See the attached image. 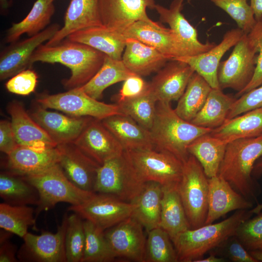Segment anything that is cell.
Returning <instances> with one entry per match:
<instances>
[{
	"mask_svg": "<svg viewBox=\"0 0 262 262\" xmlns=\"http://www.w3.org/2000/svg\"><path fill=\"white\" fill-rule=\"evenodd\" d=\"M105 54L87 45L66 38L57 45L39 46L31 57V65L36 62L60 63L71 71V75L62 80L65 88L81 87L89 81L102 66Z\"/></svg>",
	"mask_w": 262,
	"mask_h": 262,
	"instance_id": "cell-1",
	"label": "cell"
},
{
	"mask_svg": "<svg viewBox=\"0 0 262 262\" xmlns=\"http://www.w3.org/2000/svg\"><path fill=\"white\" fill-rule=\"evenodd\" d=\"M262 156V134L228 143L218 176L228 181L246 198L258 202L261 185L252 172L256 161Z\"/></svg>",
	"mask_w": 262,
	"mask_h": 262,
	"instance_id": "cell-2",
	"label": "cell"
},
{
	"mask_svg": "<svg viewBox=\"0 0 262 262\" xmlns=\"http://www.w3.org/2000/svg\"><path fill=\"white\" fill-rule=\"evenodd\" d=\"M254 213L249 210H240L225 220L189 229L178 235L172 241L178 262H196L215 249L229 238L235 235L239 226Z\"/></svg>",
	"mask_w": 262,
	"mask_h": 262,
	"instance_id": "cell-3",
	"label": "cell"
},
{
	"mask_svg": "<svg viewBox=\"0 0 262 262\" xmlns=\"http://www.w3.org/2000/svg\"><path fill=\"white\" fill-rule=\"evenodd\" d=\"M212 130L183 119L172 108L170 103L157 102L150 131L155 149L170 153L184 163L190 156L188 146Z\"/></svg>",
	"mask_w": 262,
	"mask_h": 262,
	"instance_id": "cell-4",
	"label": "cell"
},
{
	"mask_svg": "<svg viewBox=\"0 0 262 262\" xmlns=\"http://www.w3.org/2000/svg\"><path fill=\"white\" fill-rule=\"evenodd\" d=\"M23 177L39 193V199L35 210L36 219L41 212L53 207L59 202L79 205L95 193L82 190L73 184L58 163L40 173Z\"/></svg>",
	"mask_w": 262,
	"mask_h": 262,
	"instance_id": "cell-5",
	"label": "cell"
},
{
	"mask_svg": "<svg viewBox=\"0 0 262 262\" xmlns=\"http://www.w3.org/2000/svg\"><path fill=\"white\" fill-rule=\"evenodd\" d=\"M209 178L196 159L190 155L183 164L178 190L190 229L205 225L208 210Z\"/></svg>",
	"mask_w": 262,
	"mask_h": 262,
	"instance_id": "cell-6",
	"label": "cell"
},
{
	"mask_svg": "<svg viewBox=\"0 0 262 262\" xmlns=\"http://www.w3.org/2000/svg\"><path fill=\"white\" fill-rule=\"evenodd\" d=\"M124 153L144 182H157L163 187H178L184 163L173 155L155 149L128 150Z\"/></svg>",
	"mask_w": 262,
	"mask_h": 262,
	"instance_id": "cell-7",
	"label": "cell"
},
{
	"mask_svg": "<svg viewBox=\"0 0 262 262\" xmlns=\"http://www.w3.org/2000/svg\"><path fill=\"white\" fill-rule=\"evenodd\" d=\"M145 183L139 178L124 151L120 156L99 166L94 191L132 202L141 192Z\"/></svg>",
	"mask_w": 262,
	"mask_h": 262,
	"instance_id": "cell-8",
	"label": "cell"
},
{
	"mask_svg": "<svg viewBox=\"0 0 262 262\" xmlns=\"http://www.w3.org/2000/svg\"><path fill=\"white\" fill-rule=\"evenodd\" d=\"M258 53L252 31L245 33L234 46L229 58L220 63L218 79L221 89L231 88L242 91L251 81L256 66Z\"/></svg>",
	"mask_w": 262,
	"mask_h": 262,
	"instance_id": "cell-9",
	"label": "cell"
},
{
	"mask_svg": "<svg viewBox=\"0 0 262 262\" xmlns=\"http://www.w3.org/2000/svg\"><path fill=\"white\" fill-rule=\"evenodd\" d=\"M36 101L45 108L57 110L72 116H88L102 120L113 115L123 114L116 103L107 104L96 99L80 87L56 94H40Z\"/></svg>",
	"mask_w": 262,
	"mask_h": 262,
	"instance_id": "cell-10",
	"label": "cell"
},
{
	"mask_svg": "<svg viewBox=\"0 0 262 262\" xmlns=\"http://www.w3.org/2000/svg\"><path fill=\"white\" fill-rule=\"evenodd\" d=\"M135 205L106 194L95 193L82 204L71 205L68 211L94 223L102 230L132 216Z\"/></svg>",
	"mask_w": 262,
	"mask_h": 262,
	"instance_id": "cell-11",
	"label": "cell"
},
{
	"mask_svg": "<svg viewBox=\"0 0 262 262\" xmlns=\"http://www.w3.org/2000/svg\"><path fill=\"white\" fill-rule=\"evenodd\" d=\"M67 215L55 233L44 232L41 235L28 232L17 253L18 260L33 262H66L65 235Z\"/></svg>",
	"mask_w": 262,
	"mask_h": 262,
	"instance_id": "cell-12",
	"label": "cell"
},
{
	"mask_svg": "<svg viewBox=\"0 0 262 262\" xmlns=\"http://www.w3.org/2000/svg\"><path fill=\"white\" fill-rule=\"evenodd\" d=\"M155 0H99V8L101 21L104 26L123 32L138 21L161 27L152 20L147 13V8L155 9Z\"/></svg>",
	"mask_w": 262,
	"mask_h": 262,
	"instance_id": "cell-13",
	"label": "cell"
},
{
	"mask_svg": "<svg viewBox=\"0 0 262 262\" xmlns=\"http://www.w3.org/2000/svg\"><path fill=\"white\" fill-rule=\"evenodd\" d=\"M99 165L122 155L124 150L100 120L92 118L73 143Z\"/></svg>",
	"mask_w": 262,
	"mask_h": 262,
	"instance_id": "cell-14",
	"label": "cell"
},
{
	"mask_svg": "<svg viewBox=\"0 0 262 262\" xmlns=\"http://www.w3.org/2000/svg\"><path fill=\"white\" fill-rule=\"evenodd\" d=\"M60 29L54 23L38 34L20 41H16L6 48L0 55V79L11 78L31 66V57L37 48L50 39Z\"/></svg>",
	"mask_w": 262,
	"mask_h": 262,
	"instance_id": "cell-15",
	"label": "cell"
},
{
	"mask_svg": "<svg viewBox=\"0 0 262 262\" xmlns=\"http://www.w3.org/2000/svg\"><path fill=\"white\" fill-rule=\"evenodd\" d=\"M143 226L132 216L109 228L105 237L116 258L145 262L146 239Z\"/></svg>",
	"mask_w": 262,
	"mask_h": 262,
	"instance_id": "cell-16",
	"label": "cell"
},
{
	"mask_svg": "<svg viewBox=\"0 0 262 262\" xmlns=\"http://www.w3.org/2000/svg\"><path fill=\"white\" fill-rule=\"evenodd\" d=\"M158 72L149 82L151 92L157 102L178 100L195 72L187 64L171 60Z\"/></svg>",
	"mask_w": 262,
	"mask_h": 262,
	"instance_id": "cell-17",
	"label": "cell"
},
{
	"mask_svg": "<svg viewBox=\"0 0 262 262\" xmlns=\"http://www.w3.org/2000/svg\"><path fill=\"white\" fill-rule=\"evenodd\" d=\"M244 34L239 28L231 29L225 33L220 43L208 51L196 55L179 57L172 60L187 64L195 72L202 77L212 88H220L218 70L221 58Z\"/></svg>",
	"mask_w": 262,
	"mask_h": 262,
	"instance_id": "cell-18",
	"label": "cell"
},
{
	"mask_svg": "<svg viewBox=\"0 0 262 262\" xmlns=\"http://www.w3.org/2000/svg\"><path fill=\"white\" fill-rule=\"evenodd\" d=\"M30 115L57 145L73 143L92 118L66 116L47 110L38 104Z\"/></svg>",
	"mask_w": 262,
	"mask_h": 262,
	"instance_id": "cell-19",
	"label": "cell"
},
{
	"mask_svg": "<svg viewBox=\"0 0 262 262\" xmlns=\"http://www.w3.org/2000/svg\"><path fill=\"white\" fill-rule=\"evenodd\" d=\"M57 147L60 152L58 164L68 179L79 188L94 192L97 170L100 165L73 143L60 144Z\"/></svg>",
	"mask_w": 262,
	"mask_h": 262,
	"instance_id": "cell-20",
	"label": "cell"
},
{
	"mask_svg": "<svg viewBox=\"0 0 262 262\" xmlns=\"http://www.w3.org/2000/svg\"><path fill=\"white\" fill-rule=\"evenodd\" d=\"M120 33L126 39L134 38L154 48L170 60L188 56L183 45L170 28L157 27L145 21H138Z\"/></svg>",
	"mask_w": 262,
	"mask_h": 262,
	"instance_id": "cell-21",
	"label": "cell"
},
{
	"mask_svg": "<svg viewBox=\"0 0 262 262\" xmlns=\"http://www.w3.org/2000/svg\"><path fill=\"white\" fill-rule=\"evenodd\" d=\"M183 0H173L169 8L156 4L155 9L160 20L167 24L186 50L188 56H194L208 51L215 45L214 43L201 42L196 30L182 14Z\"/></svg>",
	"mask_w": 262,
	"mask_h": 262,
	"instance_id": "cell-22",
	"label": "cell"
},
{
	"mask_svg": "<svg viewBox=\"0 0 262 262\" xmlns=\"http://www.w3.org/2000/svg\"><path fill=\"white\" fill-rule=\"evenodd\" d=\"M208 210L205 225L233 211L249 210L254 203L235 190L218 175L209 178Z\"/></svg>",
	"mask_w": 262,
	"mask_h": 262,
	"instance_id": "cell-23",
	"label": "cell"
},
{
	"mask_svg": "<svg viewBox=\"0 0 262 262\" xmlns=\"http://www.w3.org/2000/svg\"><path fill=\"white\" fill-rule=\"evenodd\" d=\"M13 130L18 146L36 149L56 147L57 144L26 111L21 102L13 100L8 105Z\"/></svg>",
	"mask_w": 262,
	"mask_h": 262,
	"instance_id": "cell-24",
	"label": "cell"
},
{
	"mask_svg": "<svg viewBox=\"0 0 262 262\" xmlns=\"http://www.w3.org/2000/svg\"><path fill=\"white\" fill-rule=\"evenodd\" d=\"M99 0H70L64 16V24L45 45L59 44L77 31L103 26L99 12Z\"/></svg>",
	"mask_w": 262,
	"mask_h": 262,
	"instance_id": "cell-25",
	"label": "cell"
},
{
	"mask_svg": "<svg viewBox=\"0 0 262 262\" xmlns=\"http://www.w3.org/2000/svg\"><path fill=\"white\" fill-rule=\"evenodd\" d=\"M7 156V171L22 177L40 173L59 163L57 147L36 149L18 146Z\"/></svg>",
	"mask_w": 262,
	"mask_h": 262,
	"instance_id": "cell-26",
	"label": "cell"
},
{
	"mask_svg": "<svg viewBox=\"0 0 262 262\" xmlns=\"http://www.w3.org/2000/svg\"><path fill=\"white\" fill-rule=\"evenodd\" d=\"M123 147L124 151L155 149L150 130L124 114L101 120Z\"/></svg>",
	"mask_w": 262,
	"mask_h": 262,
	"instance_id": "cell-27",
	"label": "cell"
},
{
	"mask_svg": "<svg viewBox=\"0 0 262 262\" xmlns=\"http://www.w3.org/2000/svg\"><path fill=\"white\" fill-rule=\"evenodd\" d=\"M122 60L131 72L142 77L158 72L170 59L154 48L128 38Z\"/></svg>",
	"mask_w": 262,
	"mask_h": 262,
	"instance_id": "cell-28",
	"label": "cell"
},
{
	"mask_svg": "<svg viewBox=\"0 0 262 262\" xmlns=\"http://www.w3.org/2000/svg\"><path fill=\"white\" fill-rule=\"evenodd\" d=\"M66 38L87 45L118 60H122L126 41L121 33L103 25L77 31Z\"/></svg>",
	"mask_w": 262,
	"mask_h": 262,
	"instance_id": "cell-29",
	"label": "cell"
},
{
	"mask_svg": "<svg viewBox=\"0 0 262 262\" xmlns=\"http://www.w3.org/2000/svg\"><path fill=\"white\" fill-rule=\"evenodd\" d=\"M227 143L262 134V108L255 109L227 119L210 132Z\"/></svg>",
	"mask_w": 262,
	"mask_h": 262,
	"instance_id": "cell-30",
	"label": "cell"
},
{
	"mask_svg": "<svg viewBox=\"0 0 262 262\" xmlns=\"http://www.w3.org/2000/svg\"><path fill=\"white\" fill-rule=\"evenodd\" d=\"M163 187L159 227L172 241L178 235L190 229L178 187Z\"/></svg>",
	"mask_w": 262,
	"mask_h": 262,
	"instance_id": "cell-31",
	"label": "cell"
},
{
	"mask_svg": "<svg viewBox=\"0 0 262 262\" xmlns=\"http://www.w3.org/2000/svg\"><path fill=\"white\" fill-rule=\"evenodd\" d=\"M163 187L153 181L146 182L136 198L132 202L135 205L133 216L147 232L159 227Z\"/></svg>",
	"mask_w": 262,
	"mask_h": 262,
	"instance_id": "cell-32",
	"label": "cell"
},
{
	"mask_svg": "<svg viewBox=\"0 0 262 262\" xmlns=\"http://www.w3.org/2000/svg\"><path fill=\"white\" fill-rule=\"evenodd\" d=\"M227 144L209 133L196 139L187 149L189 154L200 164L207 177L210 178L218 175Z\"/></svg>",
	"mask_w": 262,
	"mask_h": 262,
	"instance_id": "cell-33",
	"label": "cell"
},
{
	"mask_svg": "<svg viewBox=\"0 0 262 262\" xmlns=\"http://www.w3.org/2000/svg\"><path fill=\"white\" fill-rule=\"evenodd\" d=\"M54 12L53 1L37 0L27 16L21 21L13 23L7 30L5 42H15L25 33L29 37L38 34L47 28Z\"/></svg>",
	"mask_w": 262,
	"mask_h": 262,
	"instance_id": "cell-34",
	"label": "cell"
},
{
	"mask_svg": "<svg viewBox=\"0 0 262 262\" xmlns=\"http://www.w3.org/2000/svg\"><path fill=\"white\" fill-rule=\"evenodd\" d=\"M135 74L131 72L122 60L112 59L105 55L103 63L97 73L86 83L80 87L91 97L99 100L104 91L110 86Z\"/></svg>",
	"mask_w": 262,
	"mask_h": 262,
	"instance_id": "cell-35",
	"label": "cell"
},
{
	"mask_svg": "<svg viewBox=\"0 0 262 262\" xmlns=\"http://www.w3.org/2000/svg\"><path fill=\"white\" fill-rule=\"evenodd\" d=\"M235 99L220 88H212L203 106L190 122L212 130L219 127L227 119Z\"/></svg>",
	"mask_w": 262,
	"mask_h": 262,
	"instance_id": "cell-36",
	"label": "cell"
},
{
	"mask_svg": "<svg viewBox=\"0 0 262 262\" xmlns=\"http://www.w3.org/2000/svg\"><path fill=\"white\" fill-rule=\"evenodd\" d=\"M0 196L5 203L15 206L37 205V189L24 177L9 171L0 174Z\"/></svg>",
	"mask_w": 262,
	"mask_h": 262,
	"instance_id": "cell-37",
	"label": "cell"
},
{
	"mask_svg": "<svg viewBox=\"0 0 262 262\" xmlns=\"http://www.w3.org/2000/svg\"><path fill=\"white\" fill-rule=\"evenodd\" d=\"M212 88L200 75L195 72L174 109L183 119L191 122L205 104Z\"/></svg>",
	"mask_w": 262,
	"mask_h": 262,
	"instance_id": "cell-38",
	"label": "cell"
},
{
	"mask_svg": "<svg viewBox=\"0 0 262 262\" xmlns=\"http://www.w3.org/2000/svg\"><path fill=\"white\" fill-rule=\"evenodd\" d=\"M85 244L81 262H110L115 258L105 237L104 230L84 220Z\"/></svg>",
	"mask_w": 262,
	"mask_h": 262,
	"instance_id": "cell-39",
	"label": "cell"
},
{
	"mask_svg": "<svg viewBox=\"0 0 262 262\" xmlns=\"http://www.w3.org/2000/svg\"><path fill=\"white\" fill-rule=\"evenodd\" d=\"M35 211L27 205L15 206L3 202L0 204V227L20 237L28 232L30 226H34Z\"/></svg>",
	"mask_w": 262,
	"mask_h": 262,
	"instance_id": "cell-40",
	"label": "cell"
},
{
	"mask_svg": "<svg viewBox=\"0 0 262 262\" xmlns=\"http://www.w3.org/2000/svg\"><path fill=\"white\" fill-rule=\"evenodd\" d=\"M157 103L149 88L139 96L119 101L116 104L123 114L150 130L155 118Z\"/></svg>",
	"mask_w": 262,
	"mask_h": 262,
	"instance_id": "cell-41",
	"label": "cell"
},
{
	"mask_svg": "<svg viewBox=\"0 0 262 262\" xmlns=\"http://www.w3.org/2000/svg\"><path fill=\"white\" fill-rule=\"evenodd\" d=\"M147 233L145 262H177L178 256L168 234L161 227L153 229Z\"/></svg>",
	"mask_w": 262,
	"mask_h": 262,
	"instance_id": "cell-42",
	"label": "cell"
},
{
	"mask_svg": "<svg viewBox=\"0 0 262 262\" xmlns=\"http://www.w3.org/2000/svg\"><path fill=\"white\" fill-rule=\"evenodd\" d=\"M82 219L75 213L67 216L65 235L67 262H82L85 244L83 221Z\"/></svg>",
	"mask_w": 262,
	"mask_h": 262,
	"instance_id": "cell-43",
	"label": "cell"
},
{
	"mask_svg": "<svg viewBox=\"0 0 262 262\" xmlns=\"http://www.w3.org/2000/svg\"><path fill=\"white\" fill-rule=\"evenodd\" d=\"M216 6L226 12L246 34L255 27L256 20L253 11L247 0H211Z\"/></svg>",
	"mask_w": 262,
	"mask_h": 262,
	"instance_id": "cell-44",
	"label": "cell"
},
{
	"mask_svg": "<svg viewBox=\"0 0 262 262\" xmlns=\"http://www.w3.org/2000/svg\"><path fill=\"white\" fill-rule=\"evenodd\" d=\"M248 251L262 247V211L243 221L235 235Z\"/></svg>",
	"mask_w": 262,
	"mask_h": 262,
	"instance_id": "cell-45",
	"label": "cell"
},
{
	"mask_svg": "<svg viewBox=\"0 0 262 262\" xmlns=\"http://www.w3.org/2000/svg\"><path fill=\"white\" fill-rule=\"evenodd\" d=\"M210 252L233 262H257L235 235L229 238Z\"/></svg>",
	"mask_w": 262,
	"mask_h": 262,
	"instance_id": "cell-46",
	"label": "cell"
},
{
	"mask_svg": "<svg viewBox=\"0 0 262 262\" xmlns=\"http://www.w3.org/2000/svg\"><path fill=\"white\" fill-rule=\"evenodd\" d=\"M37 82L36 72L28 68L11 77L5 83V87L10 93L27 96L34 91Z\"/></svg>",
	"mask_w": 262,
	"mask_h": 262,
	"instance_id": "cell-47",
	"label": "cell"
},
{
	"mask_svg": "<svg viewBox=\"0 0 262 262\" xmlns=\"http://www.w3.org/2000/svg\"><path fill=\"white\" fill-rule=\"evenodd\" d=\"M260 108H262V85L236 99L229 113L227 119Z\"/></svg>",
	"mask_w": 262,
	"mask_h": 262,
	"instance_id": "cell-48",
	"label": "cell"
},
{
	"mask_svg": "<svg viewBox=\"0 0 262 262\" xmlns=\"http://www.w3.org/2000/svg\"><path fill=\"white\" fill-rule=\"evenodd\" d=\"M257 21L252 30L255 35L258 53L254 72L248 84L242 91L237 93L236 97L237 98L262 85V20Z\"/></svg>",
	"mask_w": 262,
	"mask_h": 262,
	"instance_id": "cell-49",
	"label": "cell"
},
{
	"mask_svg": "<svg viewBox=\"0 0 262 262\" xmlns=\"http://www.w3.org/2000/svg\"><path fill=\"white\" fill-rule=\"evenodd\" d=\"M149 89V82L145 81L142 76L134 74L124 81L119 92L115 95L114 100L118 102L139 96Z\"/></svg>",
	"mask_w": 262,
	"mask_h": 262,
	"instance_id": "cell-50",
	"label": "cell"
},
{
	"mask_svg": "<svg viewBox=\"0 0 262 262\" xmlns=\"http://www.w3.org/2000/svg\"><path fill=\"white\" fill-rule=\"evenodd\" d=\"M18 146L11 122L5 120L0 121V150L9 155Z\"/></svg>",
	"mask_w": 262,
	"mask_h": 262,
	"instance_id": "cell-51",
	"label": "cell"
},
{
	"mask_svg": "<svg viewBox=\"0 0 262 262\" xmlns=\"http://www.w3.org/2000/svg\"><path fill=\"white\" fill-rule=\"evenodd\" d=\"M0 232V262H17L16 247L9 240L13 233L2 229Z\"/></svg>",
	"mask_w": 262,
	"mask_h": 262,
	"instance_id": "cell-52",
	"label": "cell"
},
{
	"mask_svg": "<svg viewBox=\"0 0 262 262\" xmlns=\"http://www.w3.org/2000/svg\"><path fill=\"white\" fill-rule=\"evenodd\" d=\"M254 16L257 21L262 20V0H250Z\"/></svg>",
	"mask_w": 262,
	"mask_h": 262,
	"instance_id": "cell-53",
	"label": "cell"
},
{
	"mask_svg": "<svg viewBox=\"0 0 262 262\" xmlns=\"http://www.w3.org/2000/svg\"><path fill=\"white\" fill-rule=\"evenodd\" d=\"M252 175L256 180L259 179L262 176V156L255 163Z\"/></svg>",
	"mask_w": 262,
	"mask_h": 262,
	"instance_id": "cell-54",
	"label": "cell"
},
{
	"mask_svg": "<svg viewBox=\"0 0 262 262\" xmlns=\"http://www.w3.org/2000/svg\"><path fill=\"white\" fill-rule=\"evenodd\" d=\"M227 260L219 257L212 252H210V255L206 258H202L197 260L196 262H225Z\"/></svg>",
	"mask_w": 262,
	"mask_h": 262,
	"instance_id": "cell-55",
	"label": "cell"
},
{
	"mask_svg": "<svg viewBox=\"0 0 262 262\" xmlns=\"http://www.w3.org/2000/svg\"><path fill=\"white\" fill-rule=\"evenodd\" d=\"M250 255L257 261L262 262V250L255 249L248 251Z\"/></svg>",
	"mask_w": 262,
	"mask_h": 262,
	"instance_id": "cell-56",
	"label": "cell"
},
{
	"mask_svg": "<svg viewBox=\"0 0 262 262\" xmlns=\"http://www.w3.org/2000/svg\"><path fill=\"white\" fill-rule=\"evenodd\" d=\"M251 211L254 214H257L262 211V203H259L253 208L251 209Z\"/></svg>",
	"mask_w": 262,
	"mask_h": 262,
	"instance_id": "cell-57",
	"label": "cell"
},
{
	"mask_svg": "<svg viewBox=\"0 0 262 262\" xmlns=\"http://www.w3.org/2000/svg\"><path fill=\"white\" fill-rule=\"evenodd\" d=\"M7 0H0V4L2 6H5L8 4Z\"/></svg>",
	"mask_w": 262,
	"mask_h": 262,
	"instance_id": "cell-58",
	"label": "cell"
},
{
	"mask_svg": "<svg viewBox=\"0 0 262 262\" xmlns=\"http://www.w3.org/2000/svg\"><path fill=\"white\" fill-rule=\"evenodd\" d=\"M50 0L51 1H53V2L54 1V0Z\"/></svg>",
	"mask_w": 262,
	"mask_h": 262,
	"instance_id": "cell-59",
	"label": "cell"
},
{
	"mask_svg": "<svg viewBox=\"0 0 262 262\" xmlns=\"http://www.w3.org/2000/svg\"><path fill=\"white\" fill-rule=\"evenodd\" d=\"M261 250H262V247H261V248L260 249Z\"/></svg>",
	"mask_w": 262,
	"mask_h": 262,
	"instance_id": "cell-60",
	"label": "cell"
},
{
	"mask_svg": "<svg viewBox=\"0 0 262 262\" xmlns=\"http://www.w3.org/2000/svg\"><path fill=\"white\" fill-rule=\"evenodd\" d=\"M188 1L190 0H188Z\"/></svg>",
	"mask_w": 262,
	"mask_h": 262,
	"instance_id": "cell-61",
	"label": "cell"
}]
</instances>
